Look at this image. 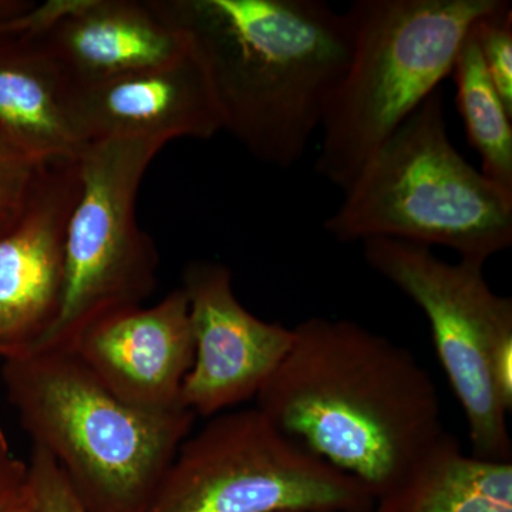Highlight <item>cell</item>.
I'll return each mask as SVG.
<instances>
[{
  "mask_svg": "<svg viewBox=\"0 0 512 512\" xmlns=\"http://www.w3.org/2000/svg\"><path fill=\"white\" fill-rule=\"evenodd\" d=\"M2 380L33 446L87 512H143L192 433L187 409L150 412L114 396L69 352L5 360Z\"/></svg>",
  "mask_w": 512,
  "mask_h": 512,
  "instance_id": "cell-3",
  "label": "cell"
},
{
  "mask_svg": "<svg viewBox=\"0 0 512 512\" xmlns=\"http://www.w3.org/2000/svg\"><path fill=\"white\" fill-rule=\"evenodd\" d=\"M451 77L468 141L481 160V173L512 197V113L485 70L473 29L458 52Z\"/></svg>",
  "mask_w": 512,
  "mask_h": 512,
  "instance_id": "cell-16",
  "label": "cell"
},
{
  "mask_svg": "<svg viewBox=\"0 0 512 512\" xmlns=\"http://www.w3.org/2000/svg\"><path fill=\"white\" fill-rule=\"evenodd\" d=\"M474 37L485 70L495 89L512 113V8L500 0L493 10L478 20Z\"/></svg>",
  "mask_w": 512,
  "mask_h": 512,
  "instance_id": "cell-17",
  "label": "cell"
},
{
  "mask_svg": "<svg viewBox=\"0 0 512 512\" xmlns=\"http://www.w3.org/2000/svg\"><path fill=\"white\" fill-rule=\"evenodd\" d=\"M73 84L37 40L0 36V136L37 163L77 158Z\"/></svg>",
  "mask_w": 512,
  "mask_h": 512,
  "instance_id": "cell-14",
  "label": "cell"
},
{
  "mask_svg": "<svg viewBox=\"0 0 512 512\" xmlns=\"http://www.w3.org/2000/svg\"><path fill=\"white\" fill-rule=\"evenodd\" d=\"M28 493V463L10 447L5 431L0 427V512H9Z\"/></svg>",
  "mask_w": 512,
  "mask_h": 512,
  "instance_id": "cell-20",
  "label": "cell"
},
{
  "mask_svg": "<svg viewBox=\"0 0 512 512\" xmlns=\"http://www.w3.org/2000/svg\"><path fill=\"white\" fill-rule=\"evenodd\" d=\"M365 261L423 311L448 383L466 416L470 454L512 461V301L497 295L484 264L447 262L433 249L394 241L363 242Z\"/></svg>",
  "mask_w": 512,
  "mask_h": 512,
  "instance_id": "cell-6",
  "label": "cell"
},
{
  "mask_svg": "<svg viewBox=\"0 0 512 512\" xmlns=\"http://www.w3.org/2000/svg\"><path fill=\"white\" fill-rule=\"evenodd\" d=\"M80 192L79 157L47 161L25 208L0 235V359L45 338L63 295L67 222Z\"/></svg>",
  "mask_w": 512,
  "mask_h": 512,
  "instance_id": "cell-10",
  "label": "cell"
},
{
  "mask_svg": "<svg viewBox=\"0 0 512 512\" xmlns=\"http://www.w3.org/2000/svg\"><path fill=\"white\" fill-rule=\"evenodd\" d=\"M373 504L365 485L252 407L191 433L143 512H372Z\"/></svg>",
  "mask_w": 512,
  "mask_h": 512,
  "instance_id": "cell-7",
  "label": "cell"
},
{
  "mask_svg": "<svg viewBox=\"0 0 512 512\" xmlns=\"http://www.w3.org/2000/svg\"><path fill=\"white\" fill-rule=\"evenodd\" d=\"M72 116L86 146L120 137L207 140L222 131L210 77L192 46L171 62L73 86Z\"/></svg>",
  "mask_w": 512,
  "mask_h": 512,
  "instance_id": "cell-12",
  "label": "cell"
},
{
  "mask_svg": "<svg viewBox=\"0 0 512 512\" xmlns=\"http://www.w3.org/2000/svg\"><path fill=\"white\" fill-rule=\"evenodd\" d=\"M372 512H512V461L474 457L444 433L377 495Z\"/></svg>",
  "mask_w": 512,
  "mask_h": 512,
  "instance_id": "cell-15",
  "label": "cell"
},
{
  "mask_svg": "<svg viewBox=\"0 0 512 512\" xmlns=\"http://www.w3.org/2000/svg\"><path fill=\"white\" fill-rule=\"evenodd\" d=\"M37 40L73 86L103 82L171 62L190 49L183 30L150 0H80Z\"/></svg>",
  "mask_w": 512,
  "mask_h": 512,
  "instance_id": "cell-13",
  "label": "cell"
},
{
  "mask_svg": "<svg viewBox=\"0 0 512 512\" xmlns=\"http://www.w3.org/2000/svg\"><path fill=\"white\" fill-rule=\"evenodd\" d=\"M165 144L120 137L83 148L79 197L64 241L62 303L32 352H69L96 320L143 305L153 295L160 258L138 225L136 202L144 174Z\"/></svg>",
  "mask_w": 512,
  "mask_h": 512,
  "instance_id": "cell-8",
  "label": "cell"
},
{
  "mask_svg": "<svg viewBox=\"0 0 512 512\" xmlns=\"http://www.w3.org/2000/svg\"><path fill=\"white\" fill-rule=\"evenodd\" d=\"M200 57L222 131L262 163L291 168L348 69V12L322 0H150Z\"/></svg>",
  "mask_w": 512,
  "mask_h": 512,
  "instance_id": "cell-2",
  "label": "cell"
},
{
  "mask_svg": "<svg viewBox=\"0 0 512 512\" xmlns=\"http://www.w3.org/2000/svg\"><path fill=\"white\" fill-rule=\"evenodd\" d=\"M33 5L35 2L30 0H0V26L18 19Z\"/></svg>",
  "mask_w": 512,
  "mask_h": 512,
  "instance_id": "cell-21",
  "label": "cell"
},
{
  "mask_svg": "<svg viewBox=\"0 0 512 512\" xmlns=\"http://www.w3.org/2000/svg\"><path fill=\"white\" fill-rule=\"evenodd\" d=\"M181 288L194 339L181 404L211 419L256 399L288 356L295 332L249 312L235 293L231 269L220 262H190Z\"/></svg>",
  "mask_w": 512,
  "mask_h": 512,
  "instance_id": "cell-9",
  "label": "cell"
},
{
  "mask_svg": "<svg viewBox=\"0 0 512 512\" xmlns=\"http://www.w3.org/2000/svg\"><path fill=\"white\" fill-rule=\"evenodd\" d=\"M43 164L20 153L0 136V235L18 220Z\"/></svg>",
  "mask_w": 512,
  "mask_h": 512,
  "instance_id": "cell-18",
  "label": "cell"
},
{
  "mask_svg": "<svg viewBox=\"0 0 512 512\" xmlns=\"http://www.w3.org/2000/svg\"><path fill=\"white\" fill-rule=\"evenodd\" d=\"M9 512H36L35 508H33L32 501H30L29 491L26 493L25 497H23V500L20 501L19 504H16Z\"/></svg>",
  "mask_w": 512,
  "mask_h": 512,
  "instance_id": "cell-22",
  "label": "cell"
},
{
  "mask_svg": "<svg viewBox=\"0 0 512 512\" xmlns=\"http://www.w3.org/2000/svg\"><path fill=\"white\" fill-rule=\"evenodd\" d=\"M500 0H356L348 69L330 97L316 171L345 191L451 76L464 40Z\"/></svg>",
  "mask_w": 512,
  "mask_h": 512,
  "instance_id": "cell-5",
  "label": "cell"
},
{
  "mask_svg": "<svg viewBox=\"0 0 512 512\" xmlns=\"http://www.w3.org/2000/svg\"><path fill=\"white\" fill-rule=\"evenodd\" d=\"M323 222L339 242L394 239L485 264L512 244V197L458 153L441 89L430 94L343 191Z\"/></svg>",
  "mask_w": 512,
  "mask_h": 512,
  "instance_id": "cell-4",
  "label": "cell"
},
{
  "mask_svg": "<svg viewBox=\"0 0 512 512\" xmlns=\"http://www.w3.org/2000/svg\"><path fill=\"white\" fill-rule=\"evenodd\" d=\"M69 353L124 402L150 412L184 409L181 393L194 362V339L183 288L156 305L96 320Z\"/></svg>",
  "mask_w": 512,
  "mask_h": 512,
  "instance_id": "cell-11",
  "label": "cell"
},
{
  "mask_svg": "<svg viewBox=\"0 0 512 512\" xmlns=\"http://www.w3.org/2000/svg\"><path fill=\"white\" fill-rule=\"evenodd\" d=\"M293 332L255 407L376 498L446 433L433 377L409 349L353 320L315 316Z\"/></svg>",
  "mask_w": 512,
  "mask_h": 512,
  "instance_id": "cell-1",
  "label": "cell"
},
{
  "mask_svg": "<svg viewBox=\"0 0 512 512\" xmlns=\"http://www.w3.org/2000/svg\"><path fill=\"white\" fill-rule=\"evenodd\" d=\"M28 491L36 512H87L55 460L35 446L28 463Z\"/></svg>",
  "mask_w": 512,
  "mask_h": 512,
  "instance_id": "cell-19",
  "label": "cell"
}]
</instances>
